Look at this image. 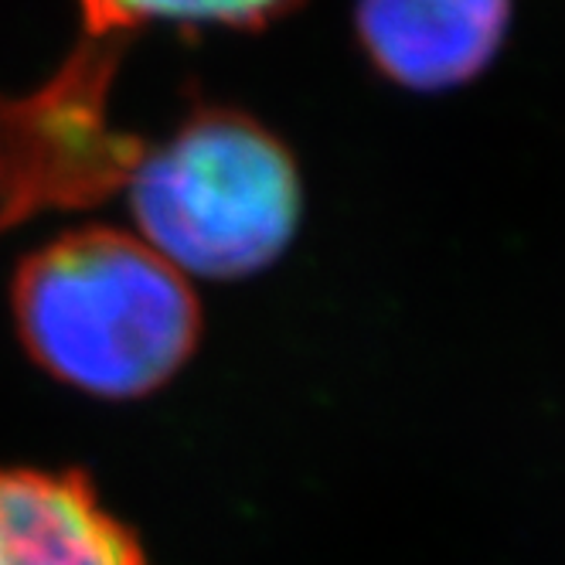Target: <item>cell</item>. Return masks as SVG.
<instances>
[{
    "instance_id": "1",
    "label": "cell",
    "mask_w": 565,
    "mask_h": 565,
    "mask_svg": "<svg viewBox=\"0 0 565 565\" xmlns=\"http://www.w3.org/2000/svg\"><path fill=\"white\" fill-rule=\"evenodd\" d=\"M18 334L52 379L130 402L168 385L198 348L191 279L119 228H75L31 253L11 290Z\"/></svg>"
},
{
    "instance_id": "2",
    "label": "cell",
    "mask_w": 565,
    "mask_h": 565,
    "mask_svg": "<svg viewBox=\"0 0 565 565\" xmlns=\"http://www.w3.org/2000/svg\"><path fill=\"white\" fill-rule=\"evenodd\" d=\"M124 191L134 235L188 279H238L273 266L303 212L290 150L253 116L215 106L147 143Z\"/></svg>"
},
{
    "instance_id": "3",
    "label": "cell",
    "mask_w": 565,
    "mask_h": 565,
    "mask_svg": "<svg viewBox=\"0 0 565 565\" xmlns=\"http://www.w3.org/2000/svg\"><path fill=\"white\" fill-rule=\"evenodd\" d=\"M116 62V49L78 42L45 86L0 103V228L124 191L147 140L109 116Z\"/></svg>"
},
{
    "instance_id": "4",
    "label": "cell",
    "mask_w": 565,
    "mask_h": 565,
    "mask_svg": "<svg viewBox=\"0 0 565 565\" xmlns=\"http://www.w3.org/2000/svg\"><path fill=\"white\" fill-rule=\"evenodd\" d=\"M0 565H147L83 470L0 467Z\"/></svg>"
},
{
    "instance_id": "6",
    "label": "cell",
    "mask_w": 565,
    "mask_h": 565,
    "mask_svg": "<svg viewBox=\"0 0 565 565\" xmlns=\"http://www.w3.org/2000/svg\"><path fill=\"white\" fill-rule=\"evenodd\" d=\"M300 0H78L83 42L124 52L143 28H259Z\"/></svg>"
},
{
    "instance_id": "5",
    "label": "cell",
    "mask_w": 565,
    "mask_h": 565,
    "mask_svg": "<svg viewBox=\"0 0 565 565\" xmlns=\"http://www.w3.org/2000/svg\"><path fill=\"white\" fill-rule=\"evenodd\" d=\"M511 0H358V34L392 83L439 93L491 65Z\"/></svg>"
}]
</instances>
